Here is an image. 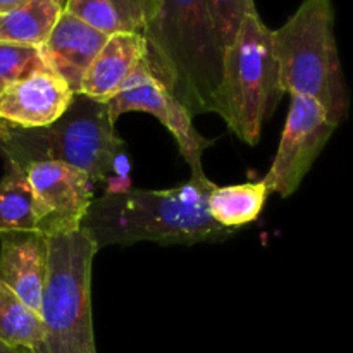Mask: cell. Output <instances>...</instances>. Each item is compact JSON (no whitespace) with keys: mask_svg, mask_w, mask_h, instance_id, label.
Wrapping results in <instances>:
<instances>
[{"mask_svg":"<svg viewBox=\"0 0 353 353\" xmlns=\"http://www.w3.org/2000/svg\"><path fill=\"white\" fill-rule=\"evenodd\" d=\"M209 178H190L169 190H117L93 199L81 223L97 248L154 241L159 245H195L221 241L234 230L221 226L209 212Z\"/></svg>","mask_w":353,"mask_h":353,"instance_id":"1","label":"cell"},{"mask_svg":"<svg viewBox=\"0 0 353 353\" xmlns=\"http://www.w3.org/2000/svg\"><path fill=\"white\" fill-rule=\"evenodd\" d=\"M143 38L152 76L192 116L214 112L224 50L205 0H157Z\"/></svg>","mask_w":353,"mask_h":353,"instance_id":"2","label":"cell"},{"mask_svg":"<svg viewBox=\"0 0 353 353\" xmlns=\"http://www.w3.org/2000/svg\"><path fill=\"white\" fill-rule=\"evenodd\" d=\"M272 52L283 93L309 97L340 126L348 117L350 93L334 37L331 0H303L281 28L272 31Z\"/></svg>","mask_w":353,"mask_h":353,"instance_id":"3","label":"cell"},{"mask_svg":"<svg viewBox=\"0 0 353 353\" xmlns=\"http://www.w3.org/2000/svg\"><path fill=\"white\" fill-rule=\"evenodd\" d=\"M47 272L38 316V353H97L92 314V268L97 248L85 230L47 236Z\"/></svg>","mask_w":353,"mask_h":353,"instance_id":"4","label":"cell"},{"mask_svg":"<svg viewBox=\"0 0 353 353\" xmlns=\"http://www.w3.org/2000/svg\"><path fill=\"white\" fill-rule=\"evenodd\" d=\"M107 102L74 93L55 123L34 130L9 128L2 138L7 157L21 165L55 161L85 172L90 181H103L116 169L124 143L116 137Z\"/></svg>","mask_w":353,"mask_h":353,"instance_id":"5","label":"cell"},{"mask_svg":"<svg viewBox=\"0 0 353 353\" xmlns=\"http://www.w3.org/2000/svg\"><path fill=\"white\" fill-rule=\"evenodd\" d=\"M285 95L272 52V31L259 12L248 14L223 52L216 110L241 141L257 145L262 126Z\"/></svg>","mask_w":353,"mask_h":353,"instance_id":"6","label":"cell"},{"mask_svg":"<svg viewBox=\"0 0 353 353\" xmlns=\"http://www.w3.org/2000/svg\"><path fill=\"white\" fill-rule=\"evenodd\" d=\"M336 128L338 124L316 100L292 97L278 152L262 179L269 193H278L283 199L293 195Z\"/></svg>","mask_w":353,"mask_h":353,"instance_id":"7","label":"cell"},{"mask_svg":"<svg viewBox=\"0 0 353 353\" xmlns=\"http://www.w3.org/2000/svg\"><path fill=\"white\" fill-rule=\"evenodd\" d=\"M107 105L114 123L124 112H147L157 117L178 143L183 159L192 169V178H205L202 154L209 145H212V140H205L195 130L192 114L152 76L145 59Z\"/></svg>","mask_w":353,"mask_h":353,"instance_id":"8","label":"cell"},{"mask_svg":"<svg viewBox=\"0 0 353 353\" xmlns=\"http://www.w3.org/2000/svg\"><path fill=\"white\" fill-rule=\"evenodd\" d=\"M34 195L38 233L68 234L81 228L93 202V183L85 172L55 161L24 165Z\"/></svg>","mask_w":353,"mask_h":353,"instance_id":"9","label":"cell"},{"mask_svg":"<svg viewBox=\"0 0 353 353\" xmlns=\"http://www.w3.org/2000/svg\"><path fill=\"white\" fill-rule=\"evenodd\" d=\"M72 97L68 83L45 69L0 90V119L19 130L50 126L65 112Z\"/></svg>","mask_w":353,"mask_h":353,"instance_id":"10","label":"cell"},{"mask_svg":"<svg viewBox=\"0 0 353 353\" xmlns=\"http://www.w3.org/2000/svg\"><path fill=\"white\" fill-rule=\"evenodd\" d=\"M47 254V236L41 233H0V281L34 312L40 310Z\"/></svg>","mask_w":353,"mask_h":353,"instance_id":"11","label":"cell"},{"mask_svg":"<svg viewBox=\"0 0 353 353\" xmlns=\"http://www.w3.org/2000/svg\"><path fill=\"white\" fill-rule=\"evenodd\" d=\"M107 38L105 33L62 10L40 52L47 68L61 76L72 92L78 93L86 69L102 50Z\"/></svg>","mask_w":353,"mask_h":353,"instance_id":"12","label":"cell"},{"mask_svg":"<svg viewBox=\"0 0 353 353\" xmlns=\"http://www.w3.org/2000/svg\"><path fill=\"white\" fill-rule=\"evenodd\" d=\"M147 54L143 34L117 33L107 38L81 79L79 92L97 102H109Z\"/></svg>","mask_w":353,"mask_h":353,"instance_id":"13","label":"cell"},{"mask_svg":"<svg viewBox=\"0 0 353 353\" xmlns=\"http://www.w3.org/2000/svg\"><path fill=\"white\" fill-rule=\"evenodd\" d=\"M64 10L107 37L143 34L157 14V0H65Z\"/></svg>","mask_w":353,"mask_h":353,"instance_id":"14","label":"cell"},{"mask_svg":"<svg viewBox=\"0 0 353 353\" xmlns=\"http://www.w3.org/2000/svg\"><path fill=\"white\" fill-rule=\"evenodd\" d=\"M64 6L61 0H30L0 14V41L38 47L45 45Z\"/></svg>","mask_w":353,"mask_h":353,"instance_id":"15","label":"cell"},{"mask_svg":"<svg viewBox=\"0 0 353 353\" xmlns=\"http://www.w3.org/2000/svg\"><path fill=\"white\" fill-rule=\"evenodd\" d=\"M34 231L38 233L34 195L23 165L7 157L6 174L0 181V233Z\"/></svg>","mask_w":353,"mask_h":353,"instance_id":"16","label":"cell"},{"mask_svg":"<svg viewBox=\"0 0 353 353\" xmlns=\"http://www.w3.org/2000/svg\"><path fill=\"white\" fill-rule=\"evenodd\" d=\"M269 190L264 181L245 185L216 186L209 196V212L212 219L228 230L250 224L261 216Z\"/></svg>","mask_w":353,"mask_h":353,"instance_id":"17","label":"cell"},{"mask_svg":"<svg viewBox=\"0 0 353 353\" xmlns=\"http://www.w3.org/2000/svg\"><path fill=\"white\" fill-rule=\"evenodd\" d=\"M0 340L28 353H38L43 343V326L38 312L0 281Z\"/></svg>","mask_w":353,"mask_h":353,"instance_id":"18","label":"cell"},{"mask_svg":"<svg viewBox=\"0 0 353 353\" xmlns=\"http://www.w3.org/2000/svg\"><path fill=\"white\" fill-rule=\"evenodd\" d=\"M45 69L48 68L38 47L0 41V86L2 88Z\"/></svg>","mask_w":353,"mask_h":353,"instance_id":"19","label":"cell"},{"mask_svg":"<svg viewBox=\"0 0 353 353\" xmlns=\"http://www.w3.org/2000/svg\"><path fill=\"white\" fill-rule=\"evenodd\" d=\"M205 3L223 50L233 43L245 17L257 12L254 0H205Z\"/></svg>","mask_w":353,"mask_h":353,"instance_id":"20","label":"cell"},{"mask_svg":"<svg viewBox=\"0 0 353 353\" xmlns=\"http://www.w3.org/2000/svg\"><path fill=\"white\" fill-rule=\"evenodd\" d=\"M30 2V0H0V14L2 12H7V10L10 9H16V7L23 6V3ZM62 6L65 3V0H61Z\"/></svg>","mask_w":353,"mask_h":353,"instance_id":"21","label":"cell"},{"mask_svg":"<svg viewBox=\"0 0 353 353\" xmlns=\"http://www.w3.org/2000/svg\"><path fill=\"white\" fill-rule=\"evenodd\" d=\"M0 353H28L24 350H19V348H14L10 347L9 343H6V341L0 340Z\"/></svg>","mask_w":353,"mask_h":353,"instance_id":"22","label":"cell"},{"mask_svg":"<svg viewBox=\"0 0 353 353\" xmlns=\"http://www.w3.org/2000/svg\"><path fill=\"white\" fill-rule=\"evenodd\" d=\"M0 90H2V86H0ZM9 128H10L9 124H6L2 119H0V140H2V138L6 137V133H7V131H9Z\"/></svg>","mask_w":353,"mask_h":353,"instance_id":"23","label":"cell"}]
</instances>
